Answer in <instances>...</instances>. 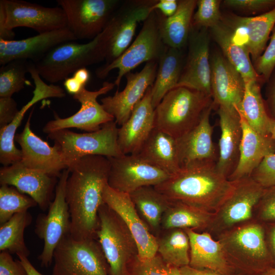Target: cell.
<instances>
[{
    "instance_id": "37",
    "label": "cell",
    "mask_w": 275,
    "mask_h": 275,
    "mask_svg": "<svg viewBox=\"0 0 275 275\" xmlns=\"http://www.w3.org/2000/svg\"><path fill=\"white\" fill-rule=\"evenodd\" d=\"M214 213L183 203L171 202L162 216L160 229L207 230L212 223Z\"/></svg>"
},
{
    "instance_id": "24",
    "label": "cell",
    "mask_w": 275,
    "mask_h": 275,
    "mask_svg": "<svg viewBox=\"0 0 275 275\" xmlns=\"http://www.w3.org/2000/svg\"><path fill=\"white\" fill-rule=\"evenodd\" d=\"M56 183V177L28 168L20 161L0 169L1 185L14 186L29 196L43 211L49 208Z\"/></svg>"
},
{
    "instance_id": "9",
    "label": "cell",
    "mask_w": 275,
    "mask_h": 275,
    "mask_svg": "<svg viewBox=\"0 0 275 275\" xmlns=\"http://www.w3.org/2000/svg\"><path fill=\"white\" fill-rule=\"evenodd\" d=\"M167 47L160 35L157 13L156 11H152L143 22L137 37L127 49L111 63L98 68L95 70L96 76L104 79L112 70L118 69L114 84L119 88L122 78L127 73L144 62H158Z\"/></svg>"
},
{
    "instance_id": "26",
    "label": "cell",
    "mask_w": 275,
    "mask_h": 275,
    "mask_svg": "<svg viewBox=\"0 0 275 275\" xmlns=\"http://www.w3.org/2000/svg\"><path fill=\"white\" fill-rule=\"evenodd\" d=\"M213 106L236 111L243 96L245 82L236 69L220 52L210 58Z\"/></svg>"
},
{
    "instance_id": "29",
    "label": "cell",
    "mask_w": 275,
    "mask_h": 275,
    "mask_svg": "<svg viewBox=\"0 0 275 275\" xmlns=\"http://www.w3.org/2000/svg\"><path fill=\"white\" fill-rule=\"evenodd\" d=\"M184 230L189 240V266L226 275L237 273L229 262L221 243L214 239L209 232L199 233L192 229Z\"/></svg>"
},
{
    "instance_id": "39",
    "label": "cell",
    "mask_w": 275,
    "mask_h": 275,
    "mask_svg": "<svg viewBox=\"0 0 275 275\" xmlns=\"http://www.w3.org/2000/svg\"><path fill=\"white\" fill-rule=\"evenodd\" d=\"M32 217L28 211L14 214L0 226V251H8L28 257L30 252L24 239V232L32 223Z\"/></svg>"
},
{
    "instance_id": "31",
    "label": "cell",
    "mask_w": 275,
    "mask_h": 275,
    "mask_svg": "<svg viewBox=\"0 0 275 275\" xmlns=\"http://www.w3.org/2000/svg\"><path fill=\"white\" fill-rule=\"evenodd\" d=\"M196 7V0H180L177 11L170 17H165L156 11L160 35L167 46L183 49L187 45Z\"/></svg>"
},
{
    "instance_id": "17",
    "label": "cell",
    "mask_w": 275,
    "mask_h": 275,
    "mask_svg": "<svg viewBox=\"0 0 275 275\" xmlns=\"http://www.w3.org/2000/svg\"><path fill=\"white\" fill-rule=\"evenodd\" d=\"M208 29L191 28L187 53L176 87L188 88L212 97Z\"/></svg>"
},
{
    "instance_id": "19",
    "label": "cell",
    "mask_w": 275,
    "mask_h": 275,
    "mask_svg": "<svg viewBox=\"0 0 275 275\" xmlns=\"http://www.w3.org/2000/svg\"><path fill=\"white\" fill-rule=\"evenodd\" d=\"M104 203L123 221L132 234L138 249V257L151 258L157 254L156 237L142 219L129 194L120 192L107 183L103 191Z\"/></svg>"
},
{
    "instance_id": "13",
    "label": "cell",
    "mask_w": 275,
    "mask_h": 275,
    "mask_svg": "<svg viewBox=\"0 0 275 275\" xmlns=\"http://www.w3.org/2000/svg\"><path fill=\"white\" fill-rule=\"evenodd\" d=\"M230 194L214 213L206 231L219 234L254 218V210L265 188L251 176L234 181Z\"/></svg>"
},
{
    "instance_id": "45",
    "label": "cell",
    "mask_w": 275,
    "mask_h": 275,
    "mask_svg": "<svg viewBox=\"0 0 275 275\" xmlns=\"http://www.w3.org/2000/svg\"><path fill=\"white\" fill-rule=\"evenodd\" d=\"M254 213V218L263 224L275 222V185L265 188Z\"/></svg>"
},
{
    "instance_id": "51",
    "label": "cell",
    "mask_w": 275,
    "mask_h": 275,
    "mask_svg": "<svg viewBox=\"0 0 275 275\" xmlns=\"http://www.w3.org/2000/svg\"><path fill=\"white\" fill-rule=\"evenodd\" d=\"M178 6V1L157 0L151 8V11H158L167 17L174 15Z\"/></svg>"
},
{
    "instance_id": "53",
    "label": "cell",
    "mask_w": 275,
    "mask_h": 275,
    "mask_svg": "<svg viewBox=\"0 0 275 275\" xmlns=\"http://www.w3.org/2000/svg\"><path fill=\"white\" fill-rule=\"evenodd\" d=\"M264 224L268 247L275 266V222Z\"/></svg>"
},
{
    "instance_id": "18",
    "label": "cell",
    "mask_w": 275,
    "mask_h": 275,
    "mask_svg": "<svg viewBox=\"0 0 275 275\" xmlns=\"http://www.w3.org/2000/svg\"><path fill=\"white\" fill-rule=\"evenodd\" d=\"M31 111L21 132L15 134L14 140L21 147V162L26 168L54 177H60L68 167L60 147H51L35 134L31 128Z\"/></svg>"
},
{
    "instance_id": "10",
    "label": "cell",
    "mask_w": 275,
    "mask_h": 275,
    "mask_svg": "<svg viewBox=\"0 0 275 275\" xmlns=\"http://www.w3.org/2000/svg\"><path fill=\"white\" fill-rule=\"evenodd\" d=\"M52 275H109V266L96 239L64 237L53 253Z\"/></svg>"
},
{
    "instance_id": "6",
    "label": "cell",
    "mask_w": 275,
    "mask_h": 275,
    "mask_svg": "<svg viewBox=\"0 0 275 275\" xmlns=\"http://www.w3.org/2000/svg\"><path fill=\"white\" fill-rule=\"evenodd\" d=\"M117 125L114 120L103 125L97 131L79 133L65 129L51 132L48 137L60 147L69 169L86 156L117 157L123 155L118 142Z\"/></svg>"
},
{
    "instance_id": "1",
    "label": "cell",
    "mask_w": 275,
    "mask_h": 275,
    "mask_svg": "<svg viewBox=\"0 0 275 275\" xmlns=\"http://www.w3.org/2000/svg\"><path fill=\"white\" fill-rule=\"evenodd\" d=\"M107 157H83L72 167L66 185V200L70 215L71 236L75 240L96 239L98 210L104 203L103 191L110 171Z\"/></svg>"
},
{
    "instance_id": "28",
    "label": "cell",
    "mask_w": 275,
    "mask_h": 275,
    "mask_svg": "<svg viewBox=\"0 0 275 275\" xmlns=\"http://www.w3.org/2000/svg\"><path fill=\"white\" fill-rule=\"evenodd\" d=\"M238 114L242 137L237 165L228 178L231 181L251 176L267 155L275 153V143L271 136L263 135L257 132L240 113Z\"/></svg>"
},
{
    "instance_id": "42",
    "label": "cell",
    "mask_w": 275,
    "mask_h": 275,
    "mask_svg": "<svg viewBox=\"0 0 275 275\" xmlns=\"http://www.w3.org/2000/svg\"><path fill=\"white\" fill-rule=\"evenodd\" d=\"M128 275H180V272L179 268L167 263L157 254L145 260L136 257L128 267Z\"/></svg>"
},
{
    "instance_id": "38",
    "label": "cell",
    "mask_w": 275,
    "mask_h": 275,
    "mask_svg": "<svg viewBox=\"0 0 275 275\" xmlns=\"http://www.w3.org/2000/svg\"><path fill=\"white\" fill-rule=\"evenodd\" d=\"M158 235L157 254L165 262L178 268L189 265V240L184 229L161 230Z\"/></svg>"
},
{
    "instance_id": "43",
    "label": "cell",
    "mask_w": 275,
    "mask_h": 275,
    "mask_svg": "<svg viewBox=\"0 0 275 275\" xmlns=\"http://www.w3.org/2000/svg\"><path fill=\"white\" fill-rule=\"evenodd\" d=\"M221 4L219 0H197V9L193 17L192 27L209 30L218 24L222 19Z\"/></svg>"
},
{
    "instance_id": "5",
    "label": "cell",
    "mask_w": 275,
    "mask_h": 275,
    "mask_svg": "<svg viewBox=\"0 0 275 275\" xmlns=\"http://www.w3.org/2000/svg\"><path fill=\"white\" fill-rule=\"evenodd\" d=\"M105 60L101 33L85 43H62L33 63L41 78L54 84L69 77L77 70Z\"/></svg>"
},
{
    "instance_id": "14",
    "label": "cell",
    "mask_w": 275,
    "mask_h": 275,
    "mask_svg": "<svg viewBox=\"0 0 275 275\" xmlns=\"http://www.w3.org/2000/svg\"><path fill=\"white\" fill-rule=\"evenodd\" d=\"M64 11L67 28L76 40L95 38L122 3L119 0H58Z\"/></svg>"
},
{
    "instance_id": "49",
    "label": "cell",
    "mask_w": 275,
    "mask_h": 275,
    "mask_svg": "<svg viewBox=\"0 0 275 275\" xmlns=\"http://www.w3.org/2000/svg\"><path fill=\"white\" fill-rule=\"evenodd\" d=\"M90 74L86 68H82L73 73L72 77L64 80V87L66 91L73 96L86 87L90 79Z\"/></svg>"
},
{
    "instance_id": "57",
    "label": "cell",
    "mask_w": 275,
    "mask_h": 275,
    "mask_svg": "<svg viewBox=\"0 0 275 275\" xmlns=\"http://www.w3.org/2000/svg\"><path fill=\"white\" fill-rule=\"evenodd\" d=\"M270 136L275 143V119H274L271 127Z\"/></svg>"
},
{
    "instance_id": "21",
    "label": "cell",
    "mask_w": 275,
    "mask_h": 275,
    "mask_svg": "<svg viewBox=\"0 0 275 275\" xmlns=\"http://www.w3.org/2000/svg\"><path fill=\"white\" fill-rule=\"evenodd\" d=\"M29 73L35 86L32 98L19 111L9 124L0 128V162L3 166H8L21 160V151L16 147L14 139L16 130L28 109L44 99L63 98L66 95L64 90L60 86L45 83L37 72L33 63H30Z\"/></svg>"
},
{
    "instance_id": "7",
    "label": "cell",
    "mask_w": 275,
    "mask_h": 275,
    "mask_svg": "<svg viewBox=\"0 0 275 275\" xmlns=\"http://www.w3.org/2000/svg\"><path fill=\"white\" fill-rule=\"evenodd\" d=\"M18 27L41 34L67 28V18L60 7H47L22 0H1L0 39L14 40L13 29Z\"/></svg>"
},
{
    "instance_id": "36",
    "label": "cell",
    "mask_w": 275,
    "mask_h": 275,
    "mask_svg": "<svg viewBox=\"0 0 275 275\" xmlns=\"http://www.w3.org/2000/svg\"><path fill=\"white\" fill-rule=\"evenodd\" d=\"M135 208L151 232H160L161 221L171 202L154 186L141 187L129 194Z\"/></svg>"
},
{
    "instance_id": "8",
    "label": "cell",
    "mask_w": 275,
    "mask_h": 275,
    "mask_svg": "<svg viewBox=\"0 0 275 275\" xmlns=\"http://www.w3.org/2000/svg\"><path fill=\"white\" fill-rule=\"evenodd\" d=\"M97 240L109 266V275H128V267L138 256L136 243L121 218L104 203L98 210Z\"/></svg>"
},
{
    "instance_id": "33",
    "label": "cell",
    "mask_w": 275,
    "mask_h": 275,
    "mask_svg": "<svg viewBox=\"0 0 275 275\" xmlns=\"http://www.w3.org/2000/svg\"><path fill=\"white\" fill-rule=\"evenodd\" d=\"M209 30L223 56L239 72L244 81L257 80L264 84L254 69L249 51L234 40L233 32L230 28L221 21Z\"/></svg>"
},
{
    "instance_id": "3",
    "label": "cell",
    "mask_w": 275,
    "mask_h": 275,
    "mask_svg": "<svg viewBox=\"0 0 275 275\" xmlns=\"http://www.w3.org/2000/svg\"><path fill=\"white\" fill-rule=\"evenodd\" d=\"M217 240L238 273L260 275L275 267L266 241L265 224L254 218L219 234Z\"/></svg>"
},
{
    "instance_id": "46",
    "label": "cell",
    "mask_w": 275,
    "mask_h": 275,
    "mask_svg": "<svg viewBox=\"0 0 275 275\" xmlns=\"http://www.w3.org/2000/svg\"><path fill=\"white\" fill-rule=\"evenodd\" d=\"M223 3L228 8L253 14H262L275 8V0H225Z\"/></svg>"
},
{
    "instance_id": "25",
    "label": "cell",
    "mask_w": 275,
    "mask_h": 275,
    "mask_svg": "<svg viewBox=\"0 0 275 275\" xmlns=\"http://www.w3.org/2000/svg\"><path fill=\"white\" fill-rule=\"evenodd\" d=\"M213 103L203 114L199 123L176 139L180 168L200 163H216L218 151L213 142L210 116Z\"/></svg>"
},
{
    "instance_id": "44",
    "label": "cell",
    "mask_w": 275,
    "mask_h": 275,
    "mask_svg": "<svg viewBox=\"0 0 275 275\" xmlns=\"http://www.w3.org/2000/svg\"><path fill=\"white\" fill-rule=\"evenodd\" d=\"M269 44L262 54L253 64L264 83L266 82L275 68V27L272 30Z\"/></svg>"
},
{
    "instance_id": "12",
    "label": "cell",
    "mask_w": 275,
    "mask_h": 275,
    "mask_svg": "<svg viewBox=\"0 0 275 275\" xmlns=\"http://www.w3.org/2000/svg\"><path fill=\"white\" fill-rule=\"evenodd\" d=\"M69 174L68 169L62 172L47 213L38 215L36 219L35 232L44 242L38 257L42 267H48L51 264L56 247L70 233V215L66 200V185Z\"/></svg>"
},
{
    "instance_id": "55",
    "label": "cell",
    "mask_w": 275,
    "mask_h": 275,
    "mask_svg": "<svg viewBox=\"0 0 275 275\" xmlns=\"http://www.w3.org/2000/svg\"><path fill=\"white\" fill-rule=\"evenodd\" d=\"M19 260L24 267L28 275H43L38 271L29 261L27 257L22 255L17 256Z\"/></svg>"
},
{
    "instance_id": "15",
    "label": "cell",
    "mask_w": 275,
    "mask_h": 275,
    "mask_svg": "<svg viewBox=\"0 0 275 275\" xmlns=\"http://www.w3.org/2000/svg\"><path fill=\"white\" fill-rule=\"evenodd\" d=\"M107 158L111 164L107 183L120 192L130 194L143 186H155L171 176L138 154Z\"/></svg>"
},
{
    "instance_id": "41",
    "label": "cell",
    "mask_w": 275,
    "mask_h": 275,
    "mask_svg": "<svg viewBox=\"0 0 275 275\" xmlns=\"http://www.w3.org/2000/svg\"><path fill=\"white\" fill-rule=\"evenodd\" d=\"M0 225L6 222L14 214L28 211L37 205L29 196L21 193L12 186L1 185Z\"/></svg>"
},
{
    "instance_id": "22",
    "label": "cell",
    "mask_w": 275,
    "mask_h": 275,
    "mask_svg": "<svg viewBox=\"0 0 275 275\" xmlns=\"http://www.w3.org/2000/svg\"><path fill=\"white\" fill-rule=\"evenodd\" d=\"M222 21L233 31L235 41L246 48L254 63L266 47L275 25V8L253 17L222 14Z\"/></svg>"
},
{
    "instance_id": "2",
    "label": "cell",
    "mask_w": 275,
    "mask_h": 275,
    "mask_svg": "<svg viewBox=\"0 0 275 275\" xmlns=\"http://www.w3.org/2000/svg\"><path fill=\"white\" fill-rule=\"evenodd\" d=\"M216 169V163H200L182 167L154 187L172 202L183 203L215 213L233 187Z\"/></svg>"
},
{
    "instance_id": "30",
    "label": "cell",
    "mask_w": 275,
    "mask_h": 275,
    "mask_svg": "<svg viewBox=\"0 0 275 275\" xmlns=\"http://www.w3.org/2000/svg\"><path fill=\"white\" fill-rule=\"evenodd\" d=\"M221 128L218 143L217 170L227 178L235 169L239 160L242 128L237 111L218 107Z\"/></svg>"
},
{
    "instance_id": "16",
    "label": "cell",
    "mask_w": 275,
    "mask_h": 275,
    "mask_svg": "<svg viewBox=\"0 0 275 275\" xmlns=\"http://www.w3.org/2000/svg\"><path fill=\"white\" fill-rule=\"evenodd\" d=\"M115 86L114 82L105 81L98 90L90 91L84 87L73 98L81 105L74 115L61 118L56 115L54 119L48 122L43 128L47 134L62 129L76 128L88 132L99 130L101 126L114 121L113 116L107 113L98 101V97L111 91Z\"/></svg>"
},
{
    "instance_id": "32",
    "label": "cell",
    "mask_w": 275,
    "mask_h": 275,
    "mask_svg": "<svg viewBox=\"0 0 275 275\" xmlns=\"http://www.w3.org/2000/svg\"><path fill=\"white\" fill-rule=\"evenodd\" d=\"M137 154L171 175L181 168L176 139L155 127Z\"/></svg>"
},
{
    "instance_id": "20",
    "label": "cell",
    "mask_w": 275,
    "mask_h": 275,
    "mask_svg": "<svg viewBox=\"0 0 275 275\" xmlns=\"http://www.w3.org/2000/svg\"><path fill=\"white\" fill-rule=\"evenodd\" d=\"M157 67L158 62L151 61L146 63L140 72L127 73L126 84L123 90H117L113 96L101 99L102 106L114 117L118 125L121 126L128 120L135 105L152 86Z\"/></svg>"
},
{
    "instance_id": "56",
    "label": "cell",
    "mask_w": 275,
    "mask_h": 275,
    "mask_svg": "<svg viewBox=\"0 0 275 275\" xmlns=\"http://www.w3.org/2000/svg\"><path fill=\"white\" fill-rule=\"evenodd\" d=\"M260 275H275V267H271Z\"/></svg>"
},
{
    "instance_id": "35",
    "label": "cell",
    "mask_w": 275,
    "mask_h": 275,
    "mask_svg": "<svg viewBox=\"0 0 275 275\" xmlns=\"http://www.w3.org/2000/svg\"><path fill=\"white\" fill-rule=\"evenodd\" d=\"M185 59L182 49L168 47L159 60L155 79L151 88L152 103L154 108L164 95L177 86Z\"/></svg>"
},
{
    "instance_id": "50",
    "label": "cell",
    "mask_w": 275,
    "mask_h": 275,
    "mask_svg": "<svg viewBox=\"0 0 275 275\" xmlns=\"http://www.w3.org/2000/svg\"><path fill=\"white\" fill-rule=\"evenodd\" d=\"M19 109L12 97H0V128L9 124L15 118Z\"/></svg>"
},
{
    "instance_id": "40",
    "label": "cell",
    "mask_w": 275,
    "mask_h": 275,
    "mask_svg": "<svg viewBox=\"0 0 275 275\" xmlns=\"http://www.w3.org/2000/svg\"><path fill=\"white\" fill-rule=\"evenodd\" d=\"M29 64V60L19 59L1 66L0 97H11L25 85H31L25 77Z\"/></svg>"
},
{
    "instance_id": "54",
    "label": "cell",
    "mask_w": 275,
    "mask_h": 275,
    "mask_svg": "<svg viewBox=\"0 0 275 275\" xmlns=\"http://www.w3.org/2000/svg\"><path fill=\"white\" fill-rule=\"evenodd\" d=\"M180 275H226L221 273L206 269H197L186 265L179 268ZM232 275H244L241 273H235Z\"/></svg>"
},
{
    "instance_id": "27",
    "label": "cell",
    "mask_w": 275,
    "mask_h": 275,
    "mask_svg": "<svg viewBox=\"0 0 275 275\" xmlns=\"http://www.w3.org/2000/svg\"><path fill=\"white\" fill-rule=\"evenodd\" d=\"M151 88L135 105L128 120L118 128V142L124 154H137L155 127Z\"/></svg>"
},
{
    "instance_id": "11",
    "label": "cell",
    "mask_w": 275,
    "mask_h": 275,
    "mask_svg": "<svg viewBox=\"0 0 275 275\" xmlns=\"http://www.w3.org/2000/svg\"><path fill=\"white\" fill-rule=\"evenodd\" d=\"M157 0H135L122 2L101 33L106 65L120 57L130 46L136 27L152 12Z\"/></svg>"
},
{
    "instance_id": "52",
    "label": "cell",
    "mask_w": 275,
    "mask_h": 275,
    "mask_svg": "<svg viewBox=\"0 0 275 275\" xmlns=\"http://www.w3.org/2000/svg\"><path fill=\"white\" fill-rule=\"evenodd\" d=\"M267 82L266 105L271 117L275 119V68Z\"/></svg>"
},
{
    "instance_id": "23",
    "label": "cell",
    "mask_w": 275,
    "mask_h": 275,
    "mask_svg": "<svg viewBox=\"0 0 275 275\" xmlns=\"http://www.w3.org/2000/svg\"><path fill=\"white\" fill-rule=\"evenodd\" d=\"M76 40L67 27L21 40L0 39V65L19 59L35 63L58 45Z\"/></svg>"
},
{
    "instance_id": "47",
    "label": "cell",
    "mask_w": 275,
    "mask_h": 275,
    "mask_svg": "<svg viewBox=\"0 0 275 275\" xmlns=\"http://www.w3.org/2000/svg\"><path fill=\"white\" fill-rule=\"evenodd\" d=\"M251 177L264 188L275 185V153L267 155Z\"/></svg>"
},
{
    "instance_id": "4",
    "label": "cell",
    "mask_w": 275,
    "mask_h": 275,
    "mask_svg": "<svg viewBox=\"0 0 275 275\" xmlns=\"http://www.w3.org/2000/svg\"><path fill=\"white\" fill-rule=\"evenodd\" d=\"M212 103L211 96L188 88L175 87L155 108V127L178 139L199 123Z\"/></svg>"
},
{
    "instance_id": "48",
    "label": "cell",
    "mask_w": 275,
    "mask_h": 275,
    "mask_svg": "<svg viewBox=\"0 0 275 275\" xmlns=\"http://www.w3.org/2000/svg\"><path fill=\"white\" fill-rule=\"evenodd\" d=\"M8 251L0 253V275H28L24 267L18 259L14 260Z\"/></svg>"
},
{
    "instance_id": "34",
    "label": "cell",
    "mask_w": 275,
    "mask_h": 275,
    "mask_svg": "<svg viewBox=\"0 0 275 275\" xmlns=\"http://www.w3.org/2000/svg\"><path fill=\"white\" fill-rule=\"evenodd\" d=\"M244 82L243 96L236 109L255 130L263 135L270 136V129L274 119L269 114L266 102L262 97L261 92L262 84L257 80Z\"/></svg>"
}]
</instances>
